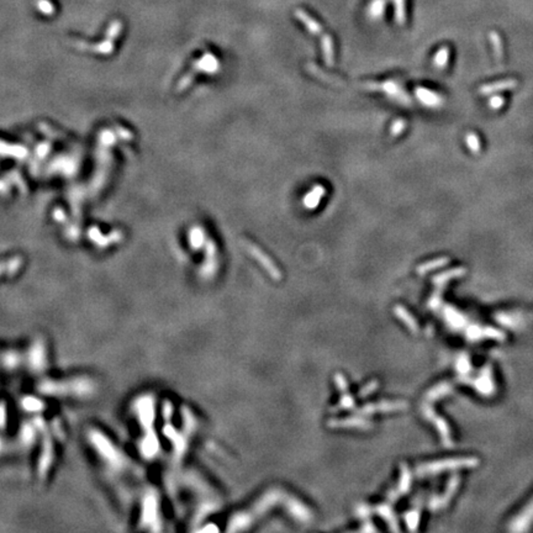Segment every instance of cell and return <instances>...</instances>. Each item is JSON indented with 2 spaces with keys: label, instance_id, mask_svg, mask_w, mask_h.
<instances>
[{
  "label": "cell",
  "instance_id": "7402d4cb",
  "mask_svg": "<svg viewBox=\"0 0 533 533\" xmlns=\"http://www.w3.org/2000/svg\"><path fill=\"white\" fill-rule=\"evenodd\" d=\"M489 38H490V42H491V45H493L494 53H495L496 59H498V62H501L503 61L504 51H503V45H501L500 37H499V35L496 32H490Z\"/></svg>",
  "mask_w": 533,
  "mask_h": 533
},
{
  "label": "cell",
  "instance_id": "cb8c5ba5",
  "mask_svg": "<svg viewBox=\"0 0 533 533\" xmlns=\"http://www.w3.org/2000/svg\"><path fill=\"white\" fill-rule=\"evenodd\" d=\"M463 274H465V269H464V268H457V269L448 270L447 273H443V274H439L438 277L436 278V279H433V282H436V283H443V282H447V280L452 279V278L462 277Z\"/></svg>",
  "mask_w": 533,
  "mask_h": 533
},
{
  "label": "cell",
  "instance_id": "30bf717a",
  "mask_svg": "<svg viewBox=\"0 0 533 533\" xmlns=\"http://www.w3.org/2000/svg\"><path fill=\"white\" fill-rule=\"evenodd\" d=\"M477 463V459L474 458H468V459H448L442 460L438 463H432L431 465H427V472H439L443 469H452V468H462V467H473Z\"/></svg>",
  "mask_w": 533,
  "mask_h": 533
},
{
  "label": "cell",
  "instance_id": "f1b7e54d",
  "mask_svg": "<svg viewBox=\"0 0 533 533\" xmlns=\"http://www.w3.org/2000/svg\"><path fill=\"white\" fill-rule=\"evenodd\" d=\"M396 313H398L399 315H400V318L404 319V320H406V321H407V323H409V325H411V328H414V330H415V328H416V322H414V321H412L411 319L409 318L410 315L406 313V311H404V310H401V309H400V307H398V309H396Z\"/></svg>",
  "mask_w": 533,
  "mask_h": 533
},
{
  "label": "cell",
  "instance_id": "4fadbf2b",
  "mask_svg": "<svg viewBox=\"0 0 533 533\" xmlns=\"http://www.w3.org/2000/svg\"><path fill=\"white\" fill-rule=\"evenodd\" d=\"M294 14L297 20L306 27V30L309 31L310 33H313V35H320V33H322V26L320 25V23H319L318 20H315L313 16H310L304 9H296Z\"/></svg>",
  "mask_w": 533,
  "mask_h": 533
},
{
  "label": "cell",
  "instance_id": "603a6c76",
  "mask_svg": "<svg viewBox=\"0 0 533 533\" xmlns=\"http://www.w3.org/2000/svg\"><path fill=\"white\" fill-rule=\"evenodd\" d=\"M405 130H406V121L402 117H399L390 126L391 137H399L401 133H404Z\"/></svg>",
  "mask_w": 533,
  "mask_h": 533
},
{
  "label": "cell",
  "instance_id": "7c38bea8",
  "mask_svg": "<svg viewBox=\"0 0 533 533\" xmlns=\"http://www.w3.org/2000/svg\"><path fill=\"white\" fill-rule=\"evenodd\" d=\"M326 194L325 187L321 186V184H316L313 187V189L304 196L302 199V204H304L305 208L307 210H315L319 206L320 201L322 200L323 195Z\"/></svg>",
  "mask_w": 533,
  "mask_h": 533
},
{
  "label": "cell",
  "instance_id": "2e32d148",
  "mask_svg": "<svg viewBox=\"0 0 533 533\" xmlns=\"http://www.w3.org/2000/svg\"><path fill=\"white\" fill-rule=\"evenodd\" d=\"M533 520V499L525 508L520 512V515L515 518L513 521V525H515V530H525L527 528V526L530 525L531 521Z\"/></svg>",
  "mask_w": 533,
  "mask_h": 533
},
{
  "label": "cell",
  "instance_id": "8fae6325",
  "mask_svg": "<svg viewBox=\"0 0 533 533\" xmlns=\"http://www.w3.org/2000/svg\"><path fill=\"white\" fill-rule=\"evenodd\" d=\"M517 80L512 78H508L500 81H494V83L485 84V85L480 86L479 94L491 95L499 92H504V90H511V89H515L516 86H517Z\"/></svg>",
  "mask_w": 533,
  "mask_h": 533
},
{
  "label": "cell",
  "instance_id": "7a4b0ae2",
  "mask_svg": "<svg viewBox=\"0 0 533 533\" xmlns=\"http://www.w3.org/2000/svg\"><path fill=\"white\" fill-rule=\"evenodd\" d=\"M85 441L100 464L109 474L122 475L129 472L132 462L119 444L103 429L90 426L85 429Z\"/></svg>",
  "mask_w": 533,
  "mask_h": 533
},
{
  "label": "cell",
  "instance_id": "ac0fdd59",
  "mask_svg": "<svg viewBox=\"0 0 533 533\" xmlns=\"http://www.w3.org/2000/svg\"><path fill=\"white\" fill-rule=\"evenodd\" d=\"M394 16L398 25L406 24V0H393Z\"/></svg>",
  "mask_w": 533,
  "mask_h": 533
},
{
  "label": "cell",
  "instance_id": "ffe728a7",
  "mask_svg": "<svg viewBox=\"0 0 533 533\" xmlns=\"http://www.w3.org/2000/svg\"><path fill=\"white\" fill-rule=\"evenodd\" d=\"M448 59H450V49L447 46H443L438 50V52L436 53L433 58V64L438 69L446 68L448 63Z\"/></svg>",
  "mask_w": 533,
  "mask_h": 533
},
{
  "label": "cell",
  "instance_id": "d6986e66",
  "mask_svg": "<svg viewBox=\"0 0 533 533\" xmlns=\"http://www.w3.org/2000/svg\"><path fill=\"white\" fill-rule=\"evenodd\" d=\"M448 262H450V258H447V257H442V258L433 259V261H429V262H427V263L421 264V266L417 268V272H419L420 274H425V273L429 272V270L437 269V268H439V266H446Z\"/></svg>",
  "mask_w": 533,
  "mask_h": 533
},
{
  "label": "cell",
  "instance_id": "83f0119b",
  "mask_svg": "<svg viewBox=\"0 0 533 533\" xmlns=\"http://www.w3.org/2000/svg\"><path fill=\"white\" fill-rule=\"evenodd\" d=\"M489 104H490V107H493V109L498 110V109H500L504 104H505V100H504V98H501V97H493L490 100H489Z\"/></svg>",
  "mask_w": 533,
  "mask_h": 533
},
{
  "label": "cell",
  "instance_id": "484cf974",
  "mask_svg": "<svg viewBox=\"0 0 533 533\" xmlns=\"http://www.w3.org/2000/svg\"><path fill=\"white\" fill-rule=\"evenodd\" d=\"M36 6H37V9L41 13L46 14V15L53 14L54 8L50 0H36Z\"/></svg>",
  "mask_w": 533,
  "mask_h": 533
},
{
  "label": "cell",
  "instance_id": "9a60e30c",
  "mask_svg": "<svg viewBox=\"0 0 533 533\" xmlns=\"http://www.w3.org/2000/svg\"><path fill=\"white\" fill-rule=\"evenodd\" d=\"M321 50H322L325 63L328 67H332L335 64V47H333L332 37L328 33H325L321 38Z\"/></svg>",
  "mask_w": 533,
  "mask_h": 533
},
{
  "label": "cell",
  "instance_id": "6da1fadb",
  "mask_svg": "<svg viewBox=\"0 0 533 533\" xmlns=\"http://www.w3.org/2000/svg\"><path fill=\"white\" fill-rule=\"evenodd\" d=\"M41 396L57 399L88 400L98 393V381L89 375H74L67 378L40 376L35 385Z\"/></svg>",
  "mask_w": 533,
  "mask_h": 533
},
{
  "label": "cell",
  "instance_id": "f546056e",
  "mask_svg": "<svg viewBox=\"0 0 533 533\" xmlns=\"http://www.w3.org/2000/svg\"><path fill=\"white\" fill-rule=\"evenodd\" d=\"M375 388H376V383H372V384H371V386H368V388H366V389H363V390H362L361 395H362V396L367 395V394L371 393V391H372V390H374V389H375Z\"/></svg>",
  "mask_w": 533,
  "mask_h": 533
},
{
  "label": "cell",
  "instance_id": "52a82bcc",
  "mask_svg": "<svg viewBox=\"0 0 533 533\" xmlns=\"http://www.w3.org/2000/svg\"><path fill=\"white\" fill-rule=\"evenodd\" d=\"M243 242L244 247H246V249L248 251V253L251 254L252 257H253L256 261H258L259 263L262 264V266H263L264 269L266 270V272L269 273L270 277L273 278V279L275 280H280V278H282V274H280L279 269H278L277 266H275V264L273 263L272 259L269 258V257L266 256V253H264L263 251H262L261 248H259L258 246H256V244L251 243L249 241H242Z\"/></svg>",
  "mask_w": 533,
  "mask_h": 533
},
{
  "label": "cell",
  "instance_id": "277c9868",
  "mask_svg": "<svg viewBox=\"0 0 533 533\" xmlns=\"http://www.w3.org/2000/svg\"><path fill=\"white\" fill-rule=\"evenodd\" d=\"M130 412L140 426L142 434L156 431V421L158 415L157 398L152 393H142L136 396L130 405Z\"/></svg>",
  "mask_w": 533,
  "mask_h": 533
},
{
  "label": "cell",
  "instance_id": "3957f363",
  "mask_svg": "<svg viewBox=\"0 0 533 533\" xmlns=\"http://www.w3.org/2000/svg\"><path fill=\"white\" fill-rule=\"evenodd\" d=\"M137 525L143 531H157L163 530V517L162 506H160V493L155 487L147 486L142 491L140 500V516H138Z\"/></svg>",
  "mask_w": 533,
  "mask_h": 533
},
{
  "label": "cell",
  "instance_id": "4316f807",
  "mask_svg": "<svg viewBox=\"0 0 533 533\" xmlns=\"http://www.w3.org/2000/svg\"><path fill=\"white\" fill-rule=\"evenodd\" d=\"M8 406L4 401L0 402V431H4L8 426Z\"/></svg>",
  "mask_w": 533,
  "mask_h": 533
},
{
  "label": "cell",
  "instance_id": "5bb4252c",
  "mask_svg": "<svg viewBox=\"0 0 533 533\" xmlns=\"http://www.w3.org/2000/svg\"><path fill=\"white\" fill-rule=\"evenodd\" d=\"M416 95L420 102L426 105V107H438L443 104V98L439 97L437 93L431 92V90H428V89L426 88H422V86H419V88L416 89Z\"/></svg>",
  "mask_w": 533,
  "mask_h": 533
},
{
  "label": "cell",
  "instance_id": "9c48e42d",
  "mask_svg": "<svg viewBox=\"0 0 533 533\" xmlns=\"http://www.w3.org/2000/svg\"><path fill=\"white\" fill-rule=\"evenodd\" d=\"M19 406L26 412V414H30L32 416L36 415H41L45 409H46V405L45 401L42 400L41 395H25L20 399L19 401Z\"/></svg>",
  "mask_w": 533,
  "mask_h": 533
},
{
  "label": "cell",
  "instance_id": "8992f818",
  "mask_svg": "<svg viewBox=\"0 0 533 533\" xmlns=\"http://www.w3.org/2000/svg\"><path fill=\"white\" fill-rule=\"evenodd\" d=\"M51 434L49 427L41 432V451L37 460V477L38 479L42 480L47 479L54 462V443Z\"/></svg>",
  "mask_w": 533,
  "mask_h": 533
},
{
  "label": "cell",
  "instance_id": "ba28073f",
  "mask_svg": "<svg viewBox=\"0 0 533 533\" xmlns=\"http://www.w3.org/2000/svg\"><path fill=\"white\" fill-rule=\"evenodd\" d=\"M25 363V357L24 352L16 349V348H8L0 352V364L5 371L15 372L24 366Z\"/></svg>",
  "mask_w": 533,
  "mask_h": 533
},
{
  "label": "cell",
  "instance_id": "e0dca14e",
  "mask_svg": "<svg viewBox=\"0 0 533 533\" xmlns=\"http://www.w3.org/2000/svg\"><path fill=\"white\" fill-rule=\"evenodd\" d=\"M386 3L388 0H372L368 6V15L372 20L378 21L385 14Z\"/></svg>",
  "mask_w": 533,
  "mask_h": 533
},
{
  "label": "cell",
  "instance_id": "5b68a950",
  "mask_svg": "<svg viewBox=\"0 0 533 533\" xmlns=\"http://www.w3.org/2000/svg\"><path fill=\"white\" fill-rule=\"evenodd\" d=\"M24 357H25L24 366L26 367V369L30 373L38 376V378L46 375L50 364L49 347H47V343L45 342L43 338H35L28 345L27 349L24 352Z\"/></svg>",
  "mask_w": 533,
  "mask_h": 533
},
{
  "label": "cell",
  "instance_id": "44dd1931",
  "mask_svg": "<svg viewBox=\"0 0 533 533\" xmlns=\"http://www.w3.org/2000/svg\"><path fill=\"white\" fill-rule=\"evenodd\" d=\"M198 67L209 72H215L218 68V62L213 54H206L198 62Z\"/></svg>",
  "mask_w": 533,
  "mask_h": 533
},
{
  "label": "cell",
  "instance_id": "d4e9b609",
  "mask_svg": "<svg viewBox=\"0 0 533 533\" xmlns=\"http://www.w3.org/2000/svg\"><path fill=\"white\" fill-rule=\"evenodd\" d=\"M465 142H467L468 147H469V150L472 151L473 153L477 155V153L480 152L479 137L475 135L474 132H469V133H467V136H465Z\"/></svg>",
  "mask_w": 533,
  "mask_h": 533
}]
</instances>
